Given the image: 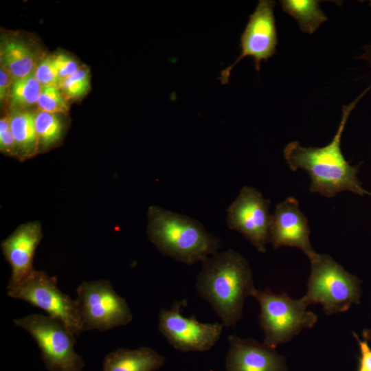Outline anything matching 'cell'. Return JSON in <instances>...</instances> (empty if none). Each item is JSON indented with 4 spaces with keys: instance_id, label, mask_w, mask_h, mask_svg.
Masks as SVG:
<instances>
[{
    "instance_id": "6da1fadb",
    "label": "cell",
    "mask_w": 371,
    "mask_h": 371,
    "mask_svg": "<svg viewBox=\"0 0 371 371\" xmlns=\"http://www.w3.org/2000/svg\"><path fill=\"white\" fill-rule=\"evenodd\" d=\"M371 89V85L355 101L344 106L338 129L332 141L320 148L304 147L299 142H289L284 149V157L290 169L306 171L311 180L310 191L326 197L349 191L359 196H371L359 181L358 166L347 161L341 149V139L348 117L358 101Z\"/></svg>"
},
{
    "instance_id": "7a4b0ae2",
    "label": "cell",
    "mask_w": 371,
    "mask_h": 371,
    "mask_svg": "<svg viewBox=\"0 0 371 371\" xmlns=\"http://www.w3.org/2000/svg\"><path fill=\"white\" fill-rule=\"evenodd\" d=\"M195 287L225 327L234 326L240 320L245 300L256 289L247 259L231 249L202 262Z\"/></svg>"
},
{
    "instance_id": "3957f363",
    "label": "cell",
    "mask_w": 371,
    "mask_h": 371,
    "mask_svg": "<svg viewBox=\"0 0 371 371\" xmlns=\"http://www.w3.org/2000/svg\"><path fill=\"white\" fill-rule=\"evenodd\" d=\"M146 234L159 252L178 262L192 265L218 252L220 240L196 219L160 206L147 211Z\"/></svg>"
},
{
    "instance_id": "277c9868",
    "label": "cell",
    "mask_w": 371,
    "mask_h": 371,
    "mask_svg": "<svg viewBox=\"0 0 371 371\" xmlns=\"http://www.w3.org/2000/svg\"><path fill=\"white\" fill-rule=\"evenodd\" d=\"M311 262L305 294L300 300L306 306L319 304L327 315L347 311L360 303L361 280L346 271L331 256L317 254Z\"/></svg>"
},
{
    "instance_id": "5b68a950",
    "label": "cell",
    "mask_w": 371,
    "mask_h": 371,
    "mask_svg": "<svg viewBox=\"0 0 371 371\" xmlns=\"http://www.w3.org/2000/svg\"><path fill=\"white\" fill-rule=\"evenodd\" d=\"M260 305L259 323L264 333L263 344L276 348L291 341L303 330L311 328L317 315L306 310L300 299L294 300L285 293L272 292L269 288L255 289L252 294Z\"/></svg>"
},
{
    "instance_id": "8992f818",
    "label": "cell",
    "mask_w": 371,
    "mask_h": 371,
    "mask_svg": "<svg viewBox=\"0 0 371 371\" xmlns=\"http://www.w3.org/2000/svg\"><path fill=\"white\" fill-rule=\"evenodd\" d=\"M33 337L41 359L49 371H82L85 363L75 350V335L60 320L41 314H30L13 320Z\"/></svg>"
},
{
    "instance_id": "52a82bcc",
    "label": "cell",
    "mask_w": 371,
    "mask_h": 371,
    "mask_svg": "<svg viewBox=\"0 0 371 371\" xmlns=\"http://www.w3.org/2000/svg\"><path fill=\"white\" fill-rule=\"evenodd\" d=\"M7 294L43 309L48 316L62 322L75 336L83 331L76 300L61 291L56 279L43 271L36 270L19 282L8 284Z\"/></svg>"
},
{
    "instance_id": "ba28073f",
    "label": "cell",
    "mask_w": 371,
    "mask_h": 371,
    "mask_svg": "<svg viewBox=\"0 0 371 371\" xmlns=\"http://www.w3.org/2000/svg\"><path fill=\"white\" fill-rule=\"evenodd\" d=\"M76 293L75 300L83 331L103 332L131 322L133 315L129 306L109 280L83 281Z\"/></svg>"
},
{
    "instance_id": "9c48e42d",
    "label": "cell",
    "mask_w": 371,
    "mask_h": 371,
    "mask_svg": "<svg viewBox=\"0 0 371 371\" xmlns=\"http://www.w3.org/2000/svg\"><path fill=\"white\" fill-rule=\"evenodd\" d=\"M186 300L175 301L170 308H162L158 315V328L168 344L181 352H205L218 341L222 324L202 323L182 315Z\"/></svg>"
},
{
    "instance_id": "30bf717a",
    "label": "cell",
    "mask_w": 371,
    "mask_h": 371,
    "mask_svg": "<svg viewBox=\"0 0 371 371\" xmlns=\"http://www.w3.org/2000/svg\"><path fill=\"white\" fill-rule=\"evenodd\" d=\"M269 207L270 201L258 190L245 186L227 209L228 227L243 235L260 253L266 252L270 243Z\"/></svg>"
},
{
    "instance_id": "8fae6325",
    "label": "cell",
    "mask_w": 371,
    "mask_h": 371,
    "mask_svg": "<svg viewBox=\"0 0 371 371\" xmlns=\"http://www.w3.org/2000/svg\"><path fill=\"white\" fill-rule=\"evenodd\" d=\"M275 5L273 1H258L240 36V55L234 63L222 70L218 78L222 85L228 83L231 71L243 58H253L258 71L261 61H267L276 54L278 37L273 13Z\"/></svg>"
},
{
    "instance_id": "7c38bea8",
    "label": "cell",
    "mask_w": 371,
    "mask_h": 371,
    "mask_svg": "<svg viewBox=\"0 0 371 371\" xmlns=\"http://www.w3.org/2000/svg\"><path fill=\"white\" fill-rule=\"evenodd\" d=\"M310 233L308 220L297 199L288 197L276 205L270 229V243L274 249L296 247L311 260L317 253L311 246Z\"/></svg>"
},
{
    "instance_id": "4fadbf2b",
    "label": "cell",
    "mask_w": 371,
    "mask_h": 371,
    "mask_svg": "<svg viewBox=\"0 0 371 371\" xmlns=\"http://www.w3.org/2000/svg\"><path fill=\"white\" fill-rule=\"evenodd\" d=\"M42 237L41 223L32 221L19 225L2 241V253L11 267L8 284L19 282L36 271L34 257Z\"/></svg>"
},
{
    "instance_id": "5bb4252c",
    "label": "cell",
    "mask_w": 371,
    "mask_h": 371,
    "mask_svg": "<svg viewBox=\"0 0 371 371\" xmlns=\"http://www.w3.org/2000/svg\"><path fill=\"white\" fill-rule=\"evenodd\" d=\"M227 371H287L285 358L276 348L252 338L227 337Z\"/></svg>"
},
{
    "instance_id": "9a60e30c",
    "label": "cell",
    "mask_w": 371,
    "mask_h": 371,
    "mask_svg": "<svg viewBox=\"0 0 371 371\" xmlns=\"http://www.w3.org/2000/svg\"><path fill=\"white\" fill-rule=\"evenodd\" d=\"M164 363L165 358L150 347L120 348L104 357L102 371H155Z\"/></svg>"
},
{
    "instance_id": "2e32d148",
    "label": "cell",
    "mask_w": 371,
    "mask_h": 371,
    "mask_svg": "<svg viewBox=\"0 0 371 371\" xmlns=\"http://www.w3.org/2000/svg\"><path fill=\"white\" fill-rule=\"evenodd\" d=\"M1 63L14 80L33 74L34 57L24 43L16 40L7 41L1 48Z\"/></svg>"
},
{
    "instance_id": "e0dca14e",
    "label": "cell",
    "mask_w": 371,
    "mask_h": 371,
    "mask_svg": "<svg viewBox=\"0 0 371 371\" xmlns=\"http://www.w3.org/2000/svg\"><path fill=\"white\" fill-rule=\"evenodd\" d=\"M10 128L14 137L19 158H28L38 151L35 126V115L19 112L10 117Z\"/></svg>"
},
{
    "instance_id": "ac0fdd59",
    "label": "cell",
    "mask_w": 371,
    "mask_h": 371,
    "mask_svg": "<svg viewBox=\"0 0 371 371\" xmlns=\"http://www.w3.org/2000/svg\"><path fill=\"white\" fill-rule=\"evenodd\" d=\"M282 9L291 16L304 32L313 34L327 20L316 0H282Z\"/></svg>"
},
{
    "instance_id": "d6986e66",
    "label": "cell",
    "mask_w": 371,
    "mask_h": 371,
    "mask_svg": "<svg viewBox=\"0 0 371 371\" xmlns=\"http://www.w3.org/2000/svg\"><path fill=\"white\" fill-rule=\"evenodd\" d=\"M35 126L38 148H50L62 137L63 125L56 114L40 111L35 114Z\"/></svg>"
},
{
    "instance_id": "ffe728a7",
    "label": "cell",
    "mask_w": 371,
    "mask_h": 371,
    "mask_svg": "<svg viewBox=\"0 0 371 371\" xmlns=\"http://www.w3.org/2000/svg\"><path fill=\"white\" fill-rule=\"evenodd\" d=\"M42 86L34 73L27 77L14 80L10 90L12 104L27 106L37 103Z\"/></svg>"
},
{
    "instance_id": "44dd1931",
    "label": "cell",
    "mask_w": 371,
    "mask_h": 371,
    "mask_svg": "<svg viewBox=\"0 0 371 371\" xmlns=\"http://www.w3.org/2000/svg\"><path fill=\"white\" fill-rule=\"evenodd\" d=\"M37 104L41 111L66 114L69 106L56 86L43 87Z\"/></svg>"
},
{
    "instance_id": "7402d4cb",
    "label": "cell",
    "mask_w": 371,
    "mask_h": 371,
    "mask_svg": "<svg viewBox=\"0 0 371 371\" xmlns=\"http://www.w3.org/2000/svg\"><path fill=\"white\" fill-rule=\"evenodd\" d=\"M89 74L85 68H79L70 77L60 80L58 84V87L69 98L83 95L89 89Z\"/></svg>"
},
{
    "instance_id": "603a6c76",
    "label": "cell",
    "mask_w": 371,
    "mask_h": 371,
    "mask_svg": "<svg viewBox=\"0 0 371 371\" xmlns=\"http://www.w3.org/2000/svg\"><path fill=\"white\" fill-rule=\"evenodd\" d=\"M34 75L43 87H58L60 78L53 63L52 58L42 60L36 67Z\"/></svg>"
},
{
    "instance_id": "cb8c5ba5",
    "label": "cell",
    "mask_w": 371,
    "mask_h": 371,
    "mask_svg": "<svg viewBox=\"0 0 371 371\" xmlns=\"http://www.w3.org/2000/svg\"><path fill=\"white\" fill-rule=\"evenodd\" d=\"M0 150L10 156L19 157L16 144L10 128V117L0 120Z\"/></svg>"
},
{
    "instance_id": "d4e9b609",
    "label": "cell",
    "mask_w": 371,
    "mask_h": 371,
    "mask_svg": "<svg viewBox=\"0 0 371 371\" xmlns=\"http://www.w3.org/2000/svg\"><path fill=\"white\" fill-rule=\"evenodd\" d=\"M52 58L60 80L70 77L79 69L77 63L65 54H58Z\"/></svg>"
},
{
    "instance_id": "484cf974",
    "label": "cell",
    "mask_w": 371,
    "mask_h": 371,
    "mask_svg": "<svg viewBox=\"0 0 371 371\" xmlns=\"http://www.w3.org/2000/svg\"><path fill=\"white\" fill-rule=\"evenodd\" d=\"M353 336L358 342L360 351L358 371H371V348L366 341L361 340L354 332Z\"/></svg>"
},
{
    "instance_id": "4316f807",
    "label": "cell",
    "mask_w": 371,
    "mask_h": 371,
    "mask_svg": "<svg viewBox=\"0 0 371 371\" xmlns=\"http://www.w3.org/2000/svg\"><path fill=\"white\" fill-rule=\"evenodd\" d=\"M10 78L11 77L9 74L1 67L0 69V99L1 102L6 95L10 85Z\"/></svg>"
},
{
    "instance_id": "83f0119b",
    "label": "cell",
    "mask_w": 371,
    "mask_h": 371,
    "mask_svg": "<svg viewBox=\"0 0 371 371\" xmlns=\"http://www.w3.org/2000/svg\"><path fill=\"white\" fill-rule=\"evenodd\" d=\"M359 58L367 61L371 67V45L365 48L363 54L359 57Z\"/></svg>"
},
{
    "instance_id": "f1b7e54d",
    "label": "cell",
    "mask_w": 371,
    "mask_h": 371,
    "mask_svg": "<svg viewBox=\"0 0 371 371\" xmlns=\"http://www.w3.org/2000/svg\"><path fill=\"white\" fill-rule=\"evenodd\" d=\"M363 340L371 343V328H365L362 330Z\"/></svg>"
}]
</instances>
